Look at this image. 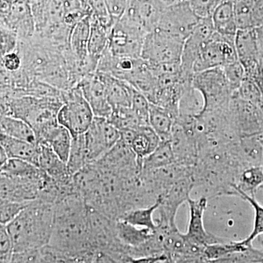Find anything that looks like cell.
Here are the masks:
<instances>
[{
	"label": "cell",
	"mask_w": 263,
	"mask_h": 263,
	"mask_svg": "<svg viewBox=\"0 0 263 263\" xmlns=\"http://www.w3.org/2000/svg\"><path fill=\"white\" fill-rule=\"evenodd\" d=\"M54 206L41 200H34L7 224L13 252L39 250L49 245L54 227Z\"/></svg>",
	"instance_id": "2"
},
{
	"label": "cell",
	"mask_w": 263,
	"mask_h": 263,
	"mask_svg": "<svg viewBox=\"0 0 263 263\" xmlns=\"http://www.w3.org/2000/svg\"><path fill=\"white\" fill-rule=\"evenodd\" d=\"M49 246L65 257L86 263H94L98 257L90 243L87 205L78 194L55 204L54 227Z\"/></svg>",
	"instance_id": "1"
},
{
	"label": "cell",
	"mask_w": 263,
	"mask_h": 263,
	"mask_svg": "<svg viewBox=\"0 0 263 263\" xmlns=\"http://www.w3.org/2000/svg\"><path fill=\"white\" fill-rule=\"evenodd\" d=\"M187 263H208V260L205 259H196V260L191 261Z\"/></svg>",
	"instance_id": "55"
},
{
	"label": "cell",
	"mask_w": 263,
	"mask_h": 263,
	"mask_svg": "<svg viewBox=\"0 0 263 263\" xmlns=\"http://www.w3.org/2000/svg\"><path fill=\"white\" fill-rule=\"evenodd\" d=\"M2 134L37 144V138L32 128L22 119L9 116H1Z\"/></svg>",
	"instance_id": "29"
},
{
	"label": "cell",
	"mask_w": 263,
	"mask_h": 263,
	"mask_svg": "<svg viewBox=\"0 0 263 263\" xmlns=\"http://www.w3.org/2000/svg\"><path fill=\"white\" fill-rule=\"evenodd\" d=\"M167 258V254H163L158 256H147V257H133L127 256L126 263H158L160 261L165 260Z\"/></svg>",
	"instance_id": "52"
},
{
	"label": "cell",
	"mask_w": 263,
	"mask_h": 263,
	"mask_svg": "<svg viewBox=\"0 0 263 263\" xmlns=\"http://www.w3.org/2000/svg\"><path fill=\"white\" fill-rule=\"evenodd\" d=\"M233 95L255 105H259L263 102L262 94L258 85L253 79L248 77L245 78L239 88L233 93Z\"/></svg>",
	"instance_id": "39"
},
{
	"label": "cell",
	"mask_w": 263,
	"mask_h": 263,
	"mask_svg": "<svg viewBox=\"0 0 263 263\" xmlns=\"http://www.w3.org/2000/svg\"><path fill=\"white\" fill-rule=\"evenodd\" d=\"M22 64L23 60L18 51L1 57L2 70L8 72H18L22 70Z\"/></svg>",
	"instance_id": "49"
},
{
	"label": "cell",
	"mask_w": 263,
	"mask_h": 263,
	"mask_svg": "<svg viewBox=\"0 0 263 263\" xmlns=\"http://www.w3.org/2000/svg\"><path fill=\"white\" fill-rule=\"evenodd\" d=\"M212 19L215 32L222 35L235 37L238 27L233 0H223L216 5Z\"/></svg>",
	"instance_id": "20"
},
{
	"label": "cell",
	"mask_w": 263,
	"mask_h": 263,
	"mask_svg": "<svg viewBox=\"0 0 263 263\" xmlns=\"http://www.w3.org/2000/svg\"><path fill=\"white\" fill-rule=\"evenodd\" d=\"M160 203V198L158 197L157 202L154 205L129 211L125 213L120 219L138 228H147L152 232H155L157 224L155 223L154 214L157 212Z\"/></svg>",
	"instance_id": "33"
},
{
	"label": "cell",
	"mask_w": 263,
	"mask_h": 263,
	"mask_svg": "<svg viewBox=\"0 0 263 263\" xmlns=\"http://www.w3.org/2000/svg\"><path fill=\"white\" fill-rule=\"evenodd\" d=\"M251 247V246H250ZM249 247L243 245L240 241L219 243L207 246L204 249V257L209 262L222 258L228 254L245 250Z\"/></svg>",
	"instance_id": "38"
},
{
	"label": "cell",
	"mask_w": 263,
	"mask_h": 263,
	"mask_svg": "<svg viewBox=\"0 0 263 263\" xmlns=\"http://www.w3.org/2000/svg\"><path fill=\"white\" fill-rule=\"evenodd\" d=\"M235 44L238 60L245 68L246 76L253 79L260 63L255 29H238Z\"/></svg>",
	"instance_id": "17"
},
{
	"label": "cell",
	"mask_w": 263,
	"mask_h": 263,
	"mask_svg": "<svg viewBox=\"0 0 263 263\" xmlns=\"http://www.w3.org/2000/svg\"><path fill=\"white\" fill-rule=\"evenodd\" d=\"M200 19L190 8L188 1L183 2L166 7L156 29L186 41Z\"/></svg>",
	"instance_id": "10"
},
{
	"label": "cell",
	"mask_w": 263,
	"mask_h": 263,
	"mask_svg": "<svg viewBox=\"0 0 263 263\" xmlns=\"http://www.w3.org/2000/svg\"><path fill=\"white\" fill-rule=\"evenodd\" d=\"M63 102L57 115L59 124L65 127L72 138L85 134L92 124L95 114L78 85L62 91Z\"/></svg>",
	"instance_id": "3"
},
{
	"label": "cell",
	"mask_w": 263,
	"mask_h": 263,
	"mask_svg": "<svg viewBox=\"0 0 263 263\" xmlns=\"http://www.w3.org/2000/svg\"><path fill=\"white\" fill-rule=\"evenodd\" d=\"M215 32L212 16L200 18L197 27L185 41L183 46L181 66L183 76L189 79H193L194 65L204 43L210 39Z\"/></svg>",
	"instance_id": "14"
},
{
	"label": "cell",
	"mask_w": 263,
	"mask_h": 263,
	"mask_svg": "<svg viewBox=\"0 0 263 263\" xmlns=\"http://www.w3.org/2000/svg\"><path fill=\"white\" fill-rule=\"evenodd\" d=\"M261 135L240 137L238 140V155L246 168L254 166L263 167V144Z\"/></svg>",
	"instance_id": "24"
},
{
	"label": "cell",
	"mask_w": 263,
	"mask_h": 263,
	"mask_svg": "<svg viewBox=\"0 0 263 263\" xmlns=\"http://www.w3.org/2000/svg\"><path fill=\"white\" fill-rule=\"evenodd\" d=\"M0 143L9 159L27 161L38 167L39 145L15 139L2 133L0 135Z\"/></svg>",
	"instance_id": "21"
},
{
	"label": "cell",
	"mask_w": 263,
	"mask_h": 263,
	"mask_svg": "<svg viewBox=\"0 0 263 263\" xmlns=\"http://www.w3.org/2000/svg\"><path fill=\"white\" fill-rule=\"evenodd\" d=\"M44 173L32 179L12 177L1 174V200L16 202H30L37 200L43 184Z\"/></svg>",
	"instance_id": "15"
},
{
	"label": "cell",
	"mask_w": 263,
	"mask_h": 263,
	"mask_svg": "<svg viewBox=\"0 0 263 263\" xmlns=\"http://www.w3.org/2000/svg\"><path fill=\"white\" fill-rule=\"evenodd\" d=\"M176 120L168 110L150 103L149 125L162 141H169Z\"/></svg>",
	"instance_id": "28"
},
{
	"label": "cell",
	"mask_w": 263,
	"mask_h": 263,
	"mask_svg": "<svg viewBox=\"0 0 263 263\" xmlns=\"http://www.w3.org/2000/svg\"><path fill=\"white\" fill-rule=\"evenodd\" d=\"M263 185V167L254 166L247 167L240 172L233 190H239L249 195L255 197L259 187Z\"/></svg>",
	"instance_id": "32"
},
{
	"label": "cell",
	"mask_w": 263,
	"mask_h": 263,
	"mask_svg": "<svg viewBox=\"0 0 263 263\" xmlns=\"http://www.w3.org/2000/svg\"><path fill=\"white\" fill-rule=\"evenodd\" d=\"M66 14L64 0H49L47 10V25L64 22ZM45 29V28H44Z\"/></svg>",
	"instance_id": "46"
},
{
	"label": "cell",
	"mask_w": 263,
	"mask_h": 263,
	"mask_svg": "<svg viewBox=\"0 0 263 263\" xmlns=\"http://www.w3.org/2000/svg\"><path fill=\"white\" fill-rule=\"evenodd\" d=\"M1 174L12 177L32 179L41 176L42 171L30 162L18 159H9L1 166Z\"/></svg>",
	"instance_id": "34"
},
{
	"label": "cell",
	"mask_w": 263,
	"mask_h": 263,
	"mask_svg": "<svg viewBox=\"0 0 263 263\" xmlns=\"http://www.w3.org/2000/svg\"><path fill=\"white\" fill-rule=\"evenodd\" d=\"M205 108V101L201 91L193 84L186 86L179 103V118L200 117Z\"/></svg>",
	"instance_id": "25"
},
{
	"label": "cell",
	"mask_w": 263,
	"mask_h": 263,
	"mask_svg": "<svg viewBox=\"0 0 263 263\" xmlns=\"http://www.w3.org/2000/svg\"><path fill=\"white\" fill-rule=\"evenodd\" d=\"M39 145L38 167L60 184L69 185L73 182V176L70 174L67 163L63 162L46 145Z\"/></svg>",
	"instance_id": "18"
},
{
	"label": "cell",
	"mask_w": 263,
	"mask_h": 263,
	"mask_svg": "<svg viewBox=\"0 0 263 263\" xmlns=\"http://www.w3.org/2000/svg\"><path fill=\"white\" fill-rule=\"evenodd\" d=\"M30 202H16L8 201V200H0V223L1 224L7 226L11 222Z\"/></svg>",
	"instance_id": "42"
},
{
	"label": "cell",
	"mask_w": 263,
	"mask_h": 263,
	"mask_svg": "<svg viewBox=\"0 0 263 263\" xmlns=\"http://www.w3.org/2000/svg\"><path fill=\"white\" fill-rule=\"evenodd\" d=\"M72 142V136L70 132L59 124L52 129L38 144L46 145L51 147L57 156L67 163L70 153Z\"/></svg>",
	"instance_id": "26"
},
{
	"label": "cell",
	"mask_w": 263,
	"mask_h": 263,
	"mask_svg": "<svg viewBox=\"0 0 263 263\" xmlns=\"http://www.w3.org/2000/svg\"><path fill=\"white\" fill-rule=\"evenodd\" d=\"M188 3L194 13L200 18L212 16L218 5L216 0H189Z\"/></svg>",
	"instance_id": "48"
},
{
	"label": "cell",
	"mask_w": 263,
	"mask_h": 263,
	"mask_svg": "<svg viewBox=\"0 0 263 263\" xmlns=\"http://www.w3.org/2000/svg\"><path fill=\"white\" fill-rule=\"evenodd\" d=\"M161 141L160 136L150 125L141 126L136 129L130 147L142 169L143 159L152 153L160 144Z\"/></svg>",
	"instance_id": "23"
},
{
	"label": "cell",
	"mask_w": 263,
	"mask_h": 263,
	"mask_svg": "<svg viewBox=\"0 0 263 263\" xmlns=\"http://www.w3.org/2000/svg\"><path fill=\"white\" fill-rule=\"evenodd\" d=\"M176 163L171 141H162L152 153L143 160L142 171H152Z\"/></svg>",
	"instance_id": "31"
},
{
	"label": "cell",
	"mask_w": 263,
	"mask_h": 263,
	"mask_svg": "<svg viewBox=\"0 0 263 263\" xmlns=\"http://www.w3.org/2000/svg\"><path fill=\"white\" fill-rule=\"evenodd\" d=\"M30 7L37 32H42L47 25V10L49 0H27Z\"/></svg>",
	"instance_id": "43"
},
{
	"label": "cell",
	"mask_w": 263,
	"mask_h": 263,
	"mask_svg": "<svg viewBox=\"0 0 263 263\" xmlns=\"http://www.w3.org/2000/svg\"><path fill=\"white\" fill-rule=\"evenodd\" d=\"M262 245H263V240H262Z\"/></svg>",
	"instance_id": "58"
},
{
	"label": "cell",
	"mask_w": 263,
	"mask_h": 263,
	"mask_svg": "<svg viewBox=\"0 0 263 263\" xmlns=\"http://www.w3.org/2000/svg\"><path fill=\"white\" fill-rule=\"evenodd\" d=\"M235 40V37L214 32L200 49L194 65L195 75L197 72L222 67L238 61Z\"/></svg>",
	"instance_id": "6"
},
{
	"label": "cell",
	"mask_w": 263,
	"mask_h": 263,
	"mask_svg": "<svg viewBox=\"0 0 263 263\" xmlns=\"http://www.w3.org/2000/svg\"><path fill=\"white\" fill-rule=\"evenodd\" d=\"M88 164H89V162L85 144L84 134L74 137L72 138V146L67 162L70 174L73 176Z\"/></svg>",
	"instance_id": "35"
},
{
	"label": "cell",
	"mask_w": 263,
	"mask_h": 263,
	"mask_svg": "<svg viewBox=\"0 0 263 263\" xmlns=\"http://www.w3.org/2000/svg\"><path fill=\"white\" fill-rule=\"evenodd\" d=\"M184 43L177 36L155 29L144 38L141 58L151 65L181 62Z\"/></svg>",
	"instance_id": "5"
},
{
	"label": "cell",
	"mask_w": 263,
	"mask_h": 263,
	"mask_svg": "<svg viewBox=\"0 0 263 263\" xmlns=\"http://www.w3.org/2000/svg\"><path fill=\"white\" fill-rule=\"evenodd\" d=\"M106 90L108 101L112 109L131 108L134 88L126 82L110 74L99 72Z\"/></svg>",
	"instance_id": "19"
},
{
	"label": "cell",
	"mask_w": 263,
	"mask_h": 263,
	"mask_svg": "<svg viewBox=\"0 0 263 263\" xmlns=\"http://www.w3.org/2000/svg\"><path fill=\"white\" fill-rule=\"evenodd\" d=\"M1 25L15 32L19 41L32 39L37 32L27 0H19L12 5L1 0Z\"/></svg>",
	"instance_id": "9"
},
{
	"label": "cell",
	"mask_w": 263,
	"mask_h": 263,
	"mask_svg": "<svg viewBox=\"0 0 263 263\" xmlns=\"http://www.w3.org/2000/svg\"><path fill=\"white\" fill-rule=\"evenodd\" d=\"M108 119L119 131L137 129L141 126L138 117L131 108L113 109L111 115Z\"/></svg>",
	"instance_id": "37"
},
{
	"label": "cell",
	"mask_w": 263,
	"mask_h": 263,
	"mask_svg": "<svg viewBox=\"0 0 263 263\" xmlns=\"http://www.w3.org/2000/svg\"><path fill=\"white\" fill-rule=\"evenodd\" d=\"M77 85L92 109L95 117L108 119L113 109L109 103L105 85L98 71L84 76Z\"/></svg>",
	"instance_id": "16"
},
{
	"label": "cell",
	"mask_w": 263,
	"mask_h": 263,
	"mask_svg": "<svg viewBox=\"0 0 263 263\" xmlns=\"http://www.w3.org/2000/svg\"><path fill=\"white\" fill-rule=\"evenodd\" d=\"M89 164L100 160L120 139V131L108 119L95 117L92 124L84 134Z\"/></svg>",
	"instance_id": "7"
},
{
	"label": "cell",
	"mask_w": 263,
	"mask_h": 263,
	"mask_svg": "<svg viewBox=\"0 0 263 263\" xmlns=\"http://www.w3.org/2000/svg\"><path fill=\"white\" fill-rule=\"evenodd\" d=\"M109 11L115 21L119 20L127 8L129 0H106Z\"/></svg>",
	"instance_id": "51"
},
{
	"label": "cell",
	"mask_w": 263,
	"mask_h": 263,
	"mask_svg": "<svg viewBox=\"0 0 263 263\" xmlns=\"http://www.w3.org/2000/svg\"><path fill=\"white\" fill-rule=\"evenodd\" d=\"M221 68L224 70L227 79H228L232 89L235 92L239 88L245 78L247 77L243 65H241L239 60H238L233 63L228 64Z\"/></svg>",
	"instance_id": "44"
},
{
	"label": "cell",
	"mask_w": 263,
	"mask_h": 263,
	"mask_svg": "<svg viewBox=\"0 0 263 263\" xmlns=\"http://www.w3.org/2000/svg\"><path fill=\"white\" fill-rule=\"evenodd\" d=\"M3 1L6 2V3H9V4H14V3H16V2L19 1V0H3Z\"/></svg>",
	"instance_id": "56"
},
{
	"label": "cell",
	"mask_w": 263,
	"mask_h": 263,
	"mask_svg": "<svg viewBox=\"0 0 263 263\" xmlns=\"http://www.w3.org/2000/svg\"><path fill=\"white\" fill-rule=\"evenodd\" d=\"M41 249L14 252L9 263H40Z\"/></svg>",
	"instance_id": "50"
},
{
	"label": "cell",
	"mask_w": 263,
	"mask_h": 263,
	"mask_svg": "<svg viewBox=\"0 0 263 263\" xmlns=\"http://www.w3.org/2000/svg\"><path fill=\"white\" fill-rule=\"evenodd\" d=\"M196 186L193 173L176 181L160 198L161 203L157 212L158 218L155 223L176 224V217L179 207L190 198V194Z\"/></svg>",
	"instance_id": "11"
},
{
	"label": "cell",
	"mask_w": 263,
	"mask_h": 263,
	"mask_svg": "<svg viewBox=\"0 0 263 263\" xmlns=\"http://www.w3.org/2000/svg\"><path fill=\"white\" fill-rule=\"evenodd\" d=\"M187 203L190 207V221L187 231L184 233L186 239L197 247L205 248L207 246L233 241L228 238H221L208 232L204 224V214L207 209L208 199L202 197L197 200L190 197Z\"/></svg>",
	"instance_id": "13"
},
{
	"label": "cell",
	"mask_w": 263,
	"mask_h": 263,
	"mask_svg": "<svg viewBox=\"0 0 263 263\" xmlns=\"http://www.w3.org/2000/svg\"><path fill=\"white\" fill-rule=\"evenodd\" d=\"M91 32V15H86L72 29L70 37V50L72 56L80 65L87 60L88 46Z\"/></svg>",
	"instance_id": "22"
},
{
	"label": "cell",
	"mask_w": 263,
	"mask_h": 263,
	"mask_svg": "<svg viewBox=\"0 0 263 263\" xmlns=\"http://www.w3.org/2000/svg\"><path fill=\"white\" fill-rule=\"evenodd\" d=\"M235 196L239 197L240 198L243 199V200L249 202L251 206L253 209L254 213V226L252 231L248 237L245 240H240L243 245L250 247L253 246V241L256 238L263 235V206L257 202L255 197L249 196L247 194L239 190H234Z\"/></svg>",
	"instance_id": "36"
},
{
	"label": "cell",
	"mask_w": 263,
	"mask_h": 263,
	"mask_svg": "<svg viewBox=\"0 0 263 263\" xmlns=\"http://www.w3.org/2000/svg\"><path fill=\"white\" fill-rule=\"evenodd\" d=\"M193 85L205 98L204 112L229 108L234 91L221 67L197 72L194 76Z\"/></svg>",
	"instance_id": "4"
},
{
	"label": "cell",
	"mask_w": 263,
	"mask_h": 263,
	"mask_svg": "<svg viewBox=\"0 0 263 263\" xmlns=\"http://www.w3.org/2000/svg\"><path fill=\"white\" fill-rule=\"evenodd\" d=\"M95 163L102 171L119 177L133 176L142 172L131 147L120 139L108 153Z\"/></svg>",
	"instance_id": "12"
},
{
	"label": "cell",
	"mask_w": 263,
	"mask_h": 263,
	"mask_svg": "<svg viewBox=\"0 0 263 263\" xmlns=\"http://www.w3.org/2000/svg\"><path fill=\"white\" fill-rule=\"evenodd\" d=\"M251 263H263V262H251Z\"/></svg>",
	"instance_id": "57"
},
{
	"label": "cell",
	"mask_w": 263,
	"mask_h": 263,
	"mask_svg": "<svg viewBox=\"0 0 263 263\" xmlns=\"http://www.w3.org/2000/svg\"><path fill=\"white\" fill-rule=\"evenodd\" d=\"M19 39L15 32L1 25V57L16 51Z\"/></svg>",
	"instance_id": "47"
},
{
	"label": "cell",
	"mask_w": 263,
	"mask_h": 263,
	"mask_svg": "<svg viewBox=\"0 0 263 263\" xmlns=\"http://www.w3.org/2000/svg\"><path fill=\"white\" fill-rule=\"evenodd\" d=\"M146 34L122 21H117L109 33L108 50L114 57L141 58Z\"/></svg>",
	"instance_id": "8"
},
{
	"label": "cell",
	"mask_w": 263,
	"mask_h": 263,
	"mask_svg": "<svg viewBox=\"0 0 263 263\" xmlns=\"http://www.w3.org/2000/svg\"><path fill=\"white\" fill-rule=\"evenodd\" d=\"M253 80L258 85L259 89L261 90L263 96V60H260L258 69L254 75Z\"/></svg>",
	"instance_id": "53"
},
{
	"label": "cell",
	"mask_w": 263,
	"mask_h": 263,
	"mask_svg": "<svg viewBox=\"0 0 263 263\" xmlns=\"http://www.w3.org/2000/svg\"><path fill=\"white\" fill-rule=\"evenodd\" d=\"M87 6L91 16L110 31L117 21L110 15L106 0H87Z\"/></svg>",
	"instance_id": "40"
},
{
	"label": "cell",
	"mask_w": 263,
	"mask_h": 263,
	"mask_svg": "<svg viewBox=\"0 0 263 263\" xmlns=\"http://www.w3.org/2000/svg\"><path fill=\"white\" fill-rule=\"evenodd\" d=\"M8 160H9V157L7 155L4 148L1 146L0 148V166L3 165Z\"/></svg>",
	"instance_id": "54"
},
{
	"label": "cell",
	"mask_w": 263,
	"mask_h": 263,
	"mask_svg": "<svg viewBox=\"0 0 263 263\" xmlns=\"http://www.w3.org/2000/svg\"><path fill=\"white\" fill-rule=\"evenodd\" d=\"M109 33V29L91 15V32L88 46V57L97 63H98L102 55L108 48Z\"/></svg>",
	"instance_id": "30"
},
{
	"label": "cell",
	"mask_w": 263,
	"mask_h": 263,
	"mask_svg": "<svg viewBox=\"0 0 263 263\" xmlns=\"http://www.w3.org/2000/svg\"><path fill=\"white\" fill-rule=\"evenodd\" d=\"M13 253V243L6 226H0V261L9 263Z\"/></svg>",
	"instance_id": "45"
},
{
	"label": "cell",
	"mask_w": 263,
	"mask_h": 263,
	"mask_svg": "<svg viewBox=\"0 0 263 263\" xmlns=\"http://www.w3.org/2000/svg\"><path fill=\"white\" fill-rule=\"evenodd\" d=\"M116 230L119 240L129 248H136L143 245L154 233L147 228H138L121 219L116 221Z\"/></svg>",
	"instance_id": "27"
},
{
	"label": "cell",
	"mask_w": 263,
	"mask_h": 263,
	"mask_svg": "<svg viewBox=\"0 0 263 263\" xmlns=\"http://www.w3.org/2000/svg\"><path fill=\"white\" fill-rule=\"evenodd\" d=\"M149 100L134 88L131 108L138 117L141 126L149 125Z\"/></svg>",
	"instance_id": "41"
}]
</instances>
